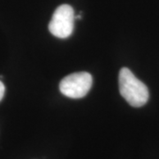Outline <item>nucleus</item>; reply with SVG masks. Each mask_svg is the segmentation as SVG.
<instances>
[{
  "label": "nucleus",
  "instance_id": "obj_4",
  "mask_svg": "<svg viewBox=\"0 0 159 159\" xmlns=\"http://www.w3.org/2000/svg\"><path fill=\"white\" fill-rule=\"evenodd\" d=\"M5 92H6V88L4 83L0 80V101L3 99V97L5 96Z\"/></svg>",
  "mask_w": 159,
  "mask_h": 159
},
{
  "label": "nucleus",
  "instance_id": "obj_1",
  "mask_svg": "<svg viewBox=\"0 0 159 159\" xmlns=\"http://www.w3.org/2000/svg\"><path fill=\"white\" fill-rule=\"evenodd\" d=\"M119 85L121 96L131 106L142 107L148 102L149 94L147 86L128 68L123 67L119 71Z\"/></svg>",
  "mask_w": 159,
  "mask_h": 159
},
{
  "label": "nucleus",
  "instance_id": "obj_3",
  "mask_svg": "<svg viewBox=\"0 0 159 159\" xmlns=\"http://www.w3.org/2000/svg\"><path fill=\"white\" fill-rule=\"evenodd\" d=\"M74 11L69 5H62L55 10L51 21L49 30L54 36L58 38H67L74 30Z\"/></svg>",
  "mask_w": 159,
  "mask_h": 159
},
{
  "label": "nucleus",
  "instance_id": "obj_2",
  "mask_svg": "<svg viewBox=\"0 0 159 159\" xmlns=\"http://www.w3.org/2000/svg\"><path fill=\"white\" fill-rule=\"evenodd\" d=\"M92 76L87 72L69 74L59 83V89L64 96L70 98L84 97L90 90Z\"/></svg>",
  "mask_w": 159,
  "mask_h": 159
}]
</instances>
